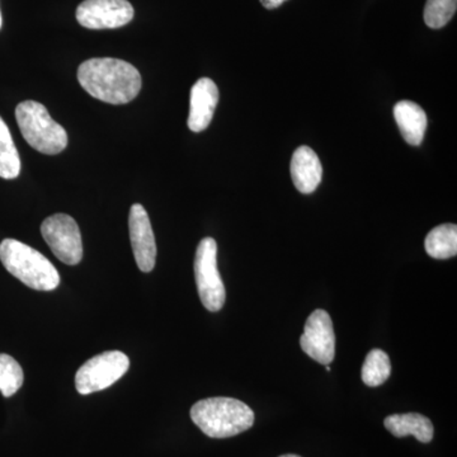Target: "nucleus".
I'll return each mask as SVG.
<instances>
[{
    "label": "nucleus",
    "mask_w": 457,
    "mask_h": 457,
    "mask_svg": "<svg viewBox=\"0 0 457 457\" xmlns=\"http://www.w3.org/2000/svg\"><path fill=\"white\" fill-rule=\"evenodd\" d=\"M80 86L93 98L110 104L134 101L141 90L139 71L125 60L95 57L78 69Z\"/></svg>",
    "instance_id": "obj_1"
},
{
    "label": "nucleus",
    "mask_w": 457,
    "mask_h": 457,
    "mask_svg": "<svg viewBox=\"0 0 457 457\" xmlns=\"http://www.w3.org/2000/svg\"><path fill=\"white\" fill-rule=\"evenodd\" d=\"M195 425L212 438L234 437L254 425V411L233 398L200 400L191 408Z\"/></svg>",
    "instance_id": "obj_2"
},
{
    "label": "nucleus",
    "mask_w": 457,
    "mask_h": 457,
    "mask_svg": "<svg viewBox=\"0 0 457 457\" xmlns=\"http://www.w3.org/2000/svg\"><path fill=\"white\" fill-rule=\"evenodd\" d=\"M0 261L11 275L33 290L53 291L60 284L54 264L40 252L16 239L0 243Z\"/></svg>",
    "instance_id": "obj_3"
},
{
    "label": "nucleus",
    "mask_w": 457,
    "mask_h": 457,
    "mask_svg": "<svg viewBox=\"0 0 457 457\" xmlns=\"http://www.w3.org/2000/svg\"><path fill=\"white\" fill-rule=\"evenodd\" d=\"M18 128L27 143L46 155H56L68 146V134L62 125L54 121L44 104L25 101L16 108Z\"/></svg>",
    "instance_id": "obj_4"
},
{
    "label": "nucleus",
    "mask_w": 457,
    "mask_h": 457,
    "mask_svg": "<svg viewBox=\"0 0 457 457\" xmlns=\"http://www.w3.org/2000/svg\"><path fill=\"white\" fill-rule=\"evenodd\" d=\"M195 278L204 308L212 312L221 311L227 291L218 270V245L212 237H204L197 246Z\"/></svg>",
    "instance_id": "obj_5"
},
{
    "label": "nucleus",
    "mask_w": 457,
    "mask_h": 457,
    "mask_svg": "<svg viewBox=\"0 0 457 457\" xmlns=\"http://www.w3.org/2000/svg\"><path fill=\"white\" fill-rule=\"evenodd\" d=\"M130 368V360L120 351H108L87 361L75 376V386L82 395L107 389Z\"/></svg>",
    "instance_id": "obj_6"
},
{
    "label": "nucleus",
    "mask_w": 457,
    "mask_h": 457,
    "mask_svg": "<svg viewBox=\"0 0 457 457\" xmlns=\"http://www.w3.org/2000/svg\"><path fill=\"white\" fill-rule=\"evenodd\" d=\"M42 237L62 263L77 266L83 258V242L77 221L66 213H55L41 225Z\"/></svg>",
    "instance_id": "obj_7"
},
{
    "label": "nucleus",
    "mask_w": 457,
    "mask_h": 457,
    "mask_svg": "<svg viewBox=\"0 0 457 457\" xmlns=\"http://www.w3.org/2000/svg\"><path fill=\"white\" fill-rule=\"evenodd\" d=\"M134 14L128 0H84L77 9L78 22L89 29H120L130 23Z\"/></svg>",
    "instance_id": "obj_8"
},
{
    "label": "nucleus",
    "mask_w": 457,
    "mask_h": 457,
    "mask_svg": "<svg viewBox=\"0 0 457 457\" xmlns=\"http://www.w3.org/2000/svg\"><path fill=\"white\" fill-rule=\"evenodd\" d=\"M300 345L311 359L321 365L332 363L336 354V336L332 319L326 311L318 309L306 320Z\"/></svg>",
    "instance_id": "obj_9"
},
{
    "label": "nucleus",
    "mask_w": 457,
    "mask_h": 457,
    "mask_svg": "<svg viewBox=\"0 0 457 457\" xmlns=\"http://www.w3.org/2000/svg\"><path fill=\"white\" fill-rule=\"evenodd\" d=\"M129 230H130L132 252H134L137 267L143 272H152L156 261L154 231L146 210L140 204L131 206L130 215H129Z\"/></svg>",
    "instance_id": "obj_10"
},
{
    "label": "nucleus",
    "mask_w": 457,
    "mask_h": 457,
    "mask_svg": "<svg viewBox=\"0 0 457 457\" xmlns=\"http://www.w3.org/2000/svg\"><path fill=\"white\" fill-rule=\"evenodd\" d=\"M219 104L218 86L210 78H201L192 87L189 97V130L201 132L209 128Z\"/></svg>",
    "instance_id": "obj_11"
},
{
    "label": "nucleus",
    "mask_w": 457,
    "mask_h": 457,
    "mask_svg": "<svg viewBox=\"0 0 457 457\" xmlns=\"http://www.w3.org/2000/svg\"><path fill=\"white\" fill-rule=\"evenodd\" d=\"M291 177L295 187L303 195L312 194L320 185L323 167L317 153L309 146H300L295 150L291 161Z\"/></svg>",
    "instance_id": "obj_12"
},
{
    "label": "nucleus",
    "mask_w": 457,
    "mask_h": 457,
    "mask_svg": "<svg viewBox=\"0 0 457 457\" xmlns=\"http://www.w3.org/2000/svg\"><path fill=\"white\" fill-rule=\"evenodd\" d=\"M394 117L405 141L411 145H420L427 129L423 108L411 101H400L394 107Z\"/></svg>",
    "instance_id": "obj_13"
},
{
    "label": "nucleus",
    "mask_w": 457,
    "mask_h": 457,
    "mask_svg": "<svg viewBox=\"0 0 457 457\" xmlns=\"http://www.w3.org/2000/svg\"><path fill=\"white\" fill-rule=\"evenodd\" d=\"M384 426L395 437L411 435L422 444H429L435 433L431 420L418 413L393 414L385 418Z\"/></svg>",
    "instance_id": "obj_14"
},
{
    "label": "nucleus",
    "mask_w": 457,
    "mask_h": 457,
    "mask_svg": "<svg viewBox=\"0 0 457 457\" xmlns=\"http://www.w3.org/2000/svg\"><path fill=\"white\" fill-rule=\"evenodd\" d=\"M425 248L429 257L435 260H449L457 254V227L455 224H442L432 228L426 237Z\"/></svg>",
    "instance_id": "obj_15"
},
{
    "label": "nucleus",
    "mask_w": 457,
    "mask_h": 457,
    "mask_svg": "<svg viewBox=\"0 0 457 457\" xmlns=\"http://www.w3.org/2000/svg\"><path fill=\"white\" fill-rule=\"evenodd\" d=\"M21 173V158L7 123L0 117V177L16 179Z\"/></svg>",
    "instance_id": "obj_16"
},
{
    "label": "nucleus",
    "mask_w": 457,
    "mask_h": 457,
    "mask_svg": "<svg viewBox=\"0 0 457 457\" xmlns=\"http://www.w3.org/2000/svg\"><path fill=\"white\" fill-rule=\"evenodd\" d=\"M390 374L392 363L389 356L381 350L369 352L361 372L363 383L371 387L380 386L390 378Z\"/></svg>",
    "instance_id": "obj_17"
},
{
    "label": "nucleus",
    "mask_w": 457,
    "mask_h": 457,
    "mask_svg": "<svg viewBox=\"0 0 457 457\" xmlns=\"http://www.w3.org/2000/svg\"><path fill=\"white\" fill-rule=\"evenodd\" d=\"M25 381L20 363L9 354L0 353V393L9 398L21 389Z\"/></svg>",
    "instance_id": "obj_18"
},
{
    "label": "nucleus",
    "mask_w": 457,
    "mask_h": 457,
    "mask_svg": "<svg viewBox=\"0 0 457 457\" xmlns=\"http://www.w3.org/2000/svg\"><path fill=\"white\" fill-rule=\"evenodd\" d=\"M457 0H427L425 22L429 29H442L456 13Z\"/></svg>",
    "instance_id": "obj_19"
},
{
    "label": "nucleus",
    "mask_w": 457,
    "mask_h": 457,
    "mask_svg": "<svg viewBox=\"0 0 457 457\" xmlns=\"http://www.w3.org/2000/svg\"><path fill=\"white\" fill-rule=\"evenodd\" d=\"M286 0H261L262 5L267 9H276L284 4Z\"/></svg>",
    "instance_id": "obj_20"
},
{
    "label": "nucleus",
    "mask_w": 457,
    "mask_h": 457,
    "mask_svg": "<svg viewBox=\"0 0 457 457\" xmlns=\"http://www.w3.org/2000/svg\"><path fill=\"white\" fill-rule=\"evenodd\" d=\"M279 457H300V456L291 455V453H288V455H282V456H279Z\"/></svg>",
    "instance_id": "obj_21"
},
{
    "label": "nucleus",
    "mask_w": 457,
    "mask_h": 457,
    "mask_svg": "<svg viewBox=\"0 0 457 457\" xmlns=\"http://www.w3.org/2000/svg\"><path fill=\"white\" fill-rule=\"evenodd\" d=\"M2 23H3L2 13H0V29H2Z\"/></svg>",
    "instance_id": "obj_22"
}]
</instances>
